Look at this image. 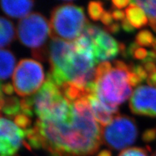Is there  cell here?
Masks as SVG:
<instances>
[{
    "label": "cell",
    "mask_w": 156,
    "mask_h": 156,
    "mask_svg": "<svg viewBox=\"0 0 156 156\" xmlns=\"http://www.w3.org/2000/svg\"><path fill=\"white\" fill-rule=\"evenodd\" d=\"M147 83L150 86L156 87V71L148 75Z\"/></svg>",
    "instance_id": "34"
},
{
    "label": "cell",
    "mask_w": 156,
    "mask_h": 156,
    "mask_svg": "<svg viewBox=\"0 0 156 156\" xmlns=\"http://www.w3.org/2000/svg\"><path fill=\"white\" fill-rule=\"evenodd\" d=\"M25 131L28 149L42 148L51 156H91L103 142L87 95L64 101Z\"/></svg>",
    "instance_id": "1"
},
{
    "label": "cell",
    "mask_w": 156,
    "mask_h": 156,
    "mask_svg": "<svg viewBox=\"0 0 156 156\" xmlns=\"http://www.w3.org/2000/svg\"><path fill=\"white\" fill-rule=\"evenodd\" d=\"M83 34L89 38L92 43L97 63L108 62L120 52V44L100 27L88 23Z\"/></svg>",
    "instance_id": "8"
},
{
    "label": "cell",
    "mask_w": 156,
    "mask_h": 156,
    "mask_svg": "<svg viewBox=\"0 0 156 156\" xmlns=\"http://www.w3.org/2000/svg\"><path fill=\"white\" fill-rule=\"evenodd\" d=\"M152 33L148 30H142L138 33L136 36L135 42L139 46H153L155 40Z\"/></svg>",
    "instance_id": "20"
},
{
    "label": "cell",
    "mask_w": 156,
    "mask_h": 156,
    "mask_svg": "<svg viewBox=\"0 0 156 156\" xmlns=\"http://www.w3.org/2000/svg\"><path fill=\"white\" fill-rule=\"evenodd\" d=\"M15 57L10 51L0 49V83L8 80L15 67Z\"/></svg>",
    "instance_id": "14"
},
{
    "label": "cell",
    "mask_w": 156,
    "mask_h": 156,
    "mask_svg": "<svg viewBox=\"0 0 156 156\" xmlns=\"http://www.w3.org/2000/svg\"><path fill=\"white\" fill-rule=\"evenodd\" d=\"M131 3V1H126V0H114L112 2L113 7L117 9H122L126 7L129 4Z\"/></svg>",
    "instance_id": "29"
},
{
    "label": "cell",
    "mask_w": 156,
    "mask_h": 156,
    "mask_svg": "<svg viewBox=\"0 0 156 156\" xmlns=\"http://www.w3.org/2000/svg\"><path fill=\"white\" fill-rule=\"evenodd\" d=\"M63 96L60 87L47 77V80L38 92L30 96L34 113L38 119H42Z\"/></svg>",
    "instance_id": "10"
},
{
    "label": "cell",
    "mask_w": 156,
    "mask_h": 156,
    "mask_svg": "<svg viewBox=\"0 0 156 156\" xmlns=\"http://www.w3.org/2000/svg\"><path fill=\"white\" fill-rule=\"evenodd\" d=\"M132 114L140 116L156 117V88L140 86L134 90L129 100Z\"/></svg>",
    "instance_id": "11"
},
{
    "label": "cell",
    "mask_w": 156,
    "mask_h": 156,
    "mask_svg": "<svg viewBox=\"0 0 156 156\" xmlns=\"http://www.w3.org/2000/svg\"><path fill=\"white\" fill-rule=\"evenodd\" d=\"M14 121L15 124L20 128L26 129L30 128V125L31 124L30 117L25 116L22 113L17 115V116H15L14 118Z\"/></svg>",
    "instance_id": "22"
},
{
    "label": "cell",
    "mask_w": 156,
    "mask_h": 156,
    "mask_svg": "<svg viewBox=\"0 0 156 156\" xmlns=\"http://www.w3.org/2000/svg\"><path fill=\"white\" fill-rule=\"evenodd\" d=\"M88 23L83 7L69 3L57 6L51 14V37L69 42L75 41Z\"/></svg>",
    "instance_id": "4"
},
{
    "label": "cell",
    "mask_w": 156,
    "mask_h": 156,
    "mask_svg": "<svg viewBox=\"0 0 156 156\" xmlns=\"http://www.w3.org/2000/svg\"><path fill=\"white\" fill-rule=\"evenodd\" d=\"M138 130L135 121L126 115H116L102 130V140L112 150H125L135 142Z\"/></svg>",
    "instance_id": "7"
},
{
    "label": "cell",
    "mask_w": 156,
    "mask_h": 156,
    "mask_svg": "<svg viewBox=\"0 0 156 156\" xmlns=\"http://www.w3.org/2000/svg\"><path fill=\"white\" fill-rule=\"evenodd\" d=\"M87 99H88L93 115L96 122H98L103 126H108L116 116L108 112L101 105L95 91L89 93L87 95Z\"/></svg>",
    "instance_id": "13"
},
{
    "label": "cell",
    "mask_w": 156,
    "mask_h": 156,
    "mask_svg": "<svg viewBox=\"0 0 156 156\" xmlns=\"http://www.w3.org/2000/svg\"><path fill=\"white\" fill-rule=\"evenodd\" d=\"M132 3L139 6L145 11L149 17L150 25L156 33V0L152 1H131Z\"/></svg>",
    "instance_id": "17"
},
{
    "label": "cell",
    "mask_w": 156,
    "mask_h": 156,
    "mask_svg": "<svg viewBox=\"0 0 156 156\" xmlns=\"http://www.w3.org/2000/svg\"><path fill=\"white\" fill-rule=\"evenodd\" d=\"M2 90L5 94L10 95L13 93V91H14V87H13V85H12L11 83H7L6 84H4L2 85Z\"/></svg>",
    "instance_id": "33"
},
{
    "label": "cell",
    "mask_w": 156,
    "mask_h": 156,
    "mask_svg": "<svg viewBox=\"0 0 156 156\" xmlns=\"http://www.w3.org/2000/svg\"><path fill=\"white\" fill-rule=\"evenodd\" d=\"M129 72V65L120 60L102 62L96 67L95 93L101 105L114 116L119 112V105L132 95Z\"/></svg>",
    "instance_id": "3"
},
{
    "label": "cell",
    "mask_w": 156,
    "mask_h": 156,
    "mask_svg": "<svg viewBox=\"0 0 156 156\" xmlns=\"http://www.w3.org/2000/svg\"><path fill=\"white\" fill-rule=\"evenodd\" d=\"M15 38L13 23L8 19L0 16V48L8 46Z\"/></svg>",
    "instance_id": "16"
},
{
    "label": "cell",
    "mask_w": 156,
    "mask_h": 156,
    "mask_svg": "<svg viewBox=\"0 0 156 156\" xmlns=\"http://www.w3.org/2000/svg\"><path fill=\"white\" fill-rule=\"evenodd\" d=\"M126 8L125 15L126 20L134 28L140 29L145 26L148 23V19L145 11L139 6L132 3Z\"/></svg>",
    "instance_id": "15"
},
{
    "label": "cell",
    "mask_w": 156,
    "mask_h": 156,
    "mask_svg": "<svg viewBox=\"0 0 156 156\" xmlns=\"http://www.w3.org/2000/svg\"><path fill=\"white\" fill-rule=\"evenodd\" d=\"M146 62H153L155 63L156 62V51L152 50L148 51L147 56L146 58L142 62V63H146Z\"/></svg>",
    "instance_id": "32"
},
{
    "label": "cell",
    "mask_w": 156,
    "mask_h": 156,
    "mask_svg": "<svg viewBox=\"0 0 156 156\" xmlns=\"http://www.w3.org/2000/svg\"><path fill=\"white\" fill-rule=\"evenodd\" d=\"M113 17L112 15V13L111 12L108 11H105V12L103 13V16L101 17V20L102 23H103L106 27H108L109 25H111L112 23H114L113 22Z\"/></svg>",
    "instance_id": "26"
},
{
    "label": "cell",
    "mask_w": 156,
    "mask_h": 156,
    "mask_svg": "<svg viewBox=\"0 0 156 156\" xmlns=\"http://www.w3.org/2000/svg\"><path fill=\"white\" fill-rule=\"evenodd\" d=\"M26 131L0 116V156H15L23 145L28 149Z\"/></svg>",
    "instance_id": "9"
},
{
    "label": "cell",
    "mask_w": 156,
    "mask_h": 156,
    "mask_svg": "<svg viewBox=\"0 0 156 156\" xmlns=\"http://www.w3.org/2000/svg\"><path fill=\"white\" fill-rule=\"evenodd\" d=\"M17 34L21 44L32 48L34 57L40 60L46 57V50L44 47L51 33L50 23L44 15L34 12L21 19Z\"/></svg>",
    "instance_id": "5"
},
{
    "label": "cell",
    "mask_w": 156,
    "mask_h": 156,
    "mask_svg": "<svg viewBox=\"0 0 156 156\" xmlns=\"http://www.w3.org/2000/svg\"><path fill=\"white\" fill-rule=\"evenodd\" d=\"M105 12L103 5L101 2H90L87 6V13L93 20L97 21L101 20Z\"/></svg>",
    "instance_id": "19"
},
{
    "label": "cell",
    "mask_w": 156,
    "mask_h": 156,
    "mask_svg": "<svg viewBox=\"0 0 156 156\" xmlns=\"http://www.w3.org/2000/svg\"><path fill=\"white\" fill-rule=\"evenodd\" d=\"M142 66L145 68V71L147 73L149 74L153 73L156 71V64L153 62H146V63H142Z\"/></svg>",
    "instance_id": "31"
},
{
    "label": "cell",
    "mask_w": 156,
    "mask_h": 156,
    "mask_svg": "<svg viewBox=\"0 0 156 156\" xmlns=\"http://www.w3.org/2000/svg\"><path fill=\"white\" fill-rule=\"evenodd\" d=\"M45 74L41 64L31 58H24L17 64L13 74L12 85L20 96L36 94L44 85Z\"/></svg>",
    "instance_id": "6"
},
{
    "label": "cell",
    "mask_w": 156,
    "mask_h": 156,
    "mask_svg": "<svg viewBox=\"0 0 156 156\" xmlns=\"http://www.w3.org/2000/svg\"><path fill=\"white\" fill-rule=\"evenodd\" d=\"M106 30L110 32L112 34H117L119 33L121 30V25L117 23H114L112 25H109L108 27H106Z\"/></svg>",
    "instance_id": "30"
},
{
    "label": "cell",
    "mask_w": 156,
    "mask_h": 156,
    "mask_svg": "<svg viewBox=\"0 0 156 156\" xmlns=\"http://www.w3.org/2000/svg\"><path fill=\"white\" fill-rule=\"evenodd\" d=\"M152 156H156V151L153 154V155H152Z\"/></svg>",
    "instance_id": "36"
},
{
    "label": "cell",
    "mask_w": 156,
    "mask_h": 156,
    "mask_svg": "<svg viewBox=\"0 0 156 156\" xmlns=\"http://www.w3.org/2000/svg\"><path fill=\"white\" fill-rule=\"evenodd\" d=\"M34 6L33 1H2L0 7L7 16L20 18L28 16Z\"/></svg>",
    "instance_id": "12"
},
{
    "label": "cell",
    "mask_w": 156,
    "mask_h": 156,
    "mask_svg": "<svg viewBox=\"0 0 156 156\" xmlns=\"http://www.w3.org/2000/svg\"><path fill=\"white\" fill-rule=\"evenodd\" d=\"M2 112L9 118H15L17 115L22 113L20 101L15 96L6 97Z\"/></svg>",
    "instance_id": "18"
},
{
    "label": "cell",
    "mask_w": 156,
    "mask_h": 156,
    "mask_svg": "<svg viewBox=\"0 0 156 156\" xmlns=\"http://www.w3.org/2000/svg\"><path fill=\"white\" fill-rule=\"evenodd\" d=\"M129 69L140 78L142 82L145 81L147 79L148 74L145 71V68L143 67L142 65H140V64H129Z\"/></svg>",
    "instance_id": "23"
},
{
    "label": "cell",
    "mask_w": 156,
    "mask_h": 156,
    "mask_svg": "<svg viewBox=\"0 0 156 156\" xmlns=\"http://www.w3.org/2000/svg\"><path fill=\"white\" fill-rule=\"evenodd\" d=\"M48 54L51 69L47 77L58 87L71 83L89 93L95 90L98 63L93 53L80 49L74 42L52 38Z\"/></svg>",
    "instance_id": "2"
},
{
    "label": "cell",
    "mask_w": 156,
    "mask_h": 156,
    "mask_svg": "<svg viewBox=\"0 0 156 156\" xmlns=\"http://www.w3.org/2000/svg\"><path fill=\"white\" fill-rule=\"evenodd\" d=\"M148 51L144 48L138 47L134 51L133 55H132V58H135V59L142 60V62L145 59L146 57L147 56Z\"/></svg>",
    "instance_id": "25"
},
{
    "label": "cell",
    "mask_w": 156,
    "mask_h": 156,
    "mask_svg": "<svg viewBox=\"0 0 156 156\" xmlns=\"http://www.w3.org/2000/svg\"><path fill=\"white\" fill-rule=\"evenodd\" d=\"M112 13V17L114 20H123L125 19V13L122 10H119V9H113L112 12H111Z\"/></svg>",
    "instance_id": "27"
},
{
    "label": "cell",
    "mask_w": 156,
    "mask_h": 156,
    "mask_svg": "<svg viewBox=\"0 0 156 156\" xmlns=\"http://www.w3.org/2000/svg\"><path fill=\"white\" fill-rule=\"evenodd\" d=\"M121 27H122L123 30L126 33H129V34H131V33H133L134 31V28L131 24H130L129 22L126 18L123 20L122 21V23H121Z\"/></svg>",
    "instance_id": "28"
},
{
    "label": "cell",
    "mask_w": 156,
    "mask_h": 156,
    "mask_svg": "<svg viewBox=\"0 0 156 156\" xmlns=\"http://www.w3.org/2000/svg\"><path fill=\"white\" fill-rule=\"evenodd\" d=\"M118 156H148V155L144 148L129 147L122 151Z\"/></svg>",
    "instance_id": "21"
},
{
    "label": "cell",
    "mask_w": 156,
    "mask_h": 156,
    "mask_svg": "<svg viewBox=\"0 0 156 156\" xmlns=\"http://www.w3.org/2000/svg\"><path fill=\"white\" fill-rule=\"evenodd\" d=\"M142 140L145 142H151L156 139V128H151L146 129L142 136Z\"/></svg>",
    "instance_id": "24"
},
{
    "label": "cell",
    "mask_w": 156,
    "mask_h": 156,
    "mask_svg": "<svg viewBox=\"0 0 156 156\" xmlns=\"http://www.w3.org/2000/svg\"><path fill=\"white\" fill-rule=\"evenodd\" d=\"M97 156H112V155L110 151L103 150V151H101L100 153L98 154Z\"/></svg>",
    "instance_id": "35"
}]
</instances>
